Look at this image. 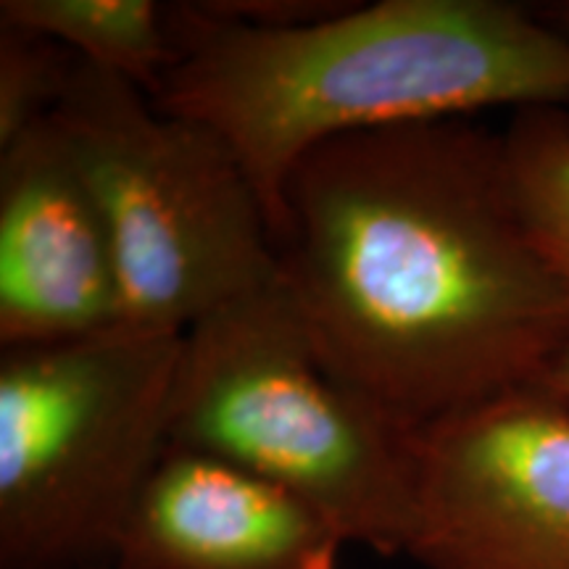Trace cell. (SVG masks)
Here are the masks:
<instances>
[{
	"label": "cell",
	"mask_w": 569,
	"mask_h": 569,
	"mask_svg": "<svg viewBox=\"0 0 569 569\" xmlns=\"http://www.w3.org/2000/svg\"><path fill=\"white\" fill-rule=\"evenodd\" d=\"M272 238L319 359L409 438L538 386L569 346L567 284L519 219L501 132L475 119L322 142Z\"/></svg>",
	"instance_id": "cell-1"
},
{
	"label": "cell",
	"mask_w": 569,
	"mask_h": 569,
	"mask_svg": "<svg viewBox=\"0 0 569 569\" xmlns=\"http://www.w3.org/2000/svg\"><path fill=\"white\" fill-rule=\"evenodd\" d=\"M174 11L182 56L153 103L232 148L272 234L284 180L322 142L503 106H569V38L507 0H351L282 30L224 21L201 0Z\"/></svg>",
	"instance_id": "cell-2"
},
{
	"label": "cell",
	"mask_w": 569,
	"mask_h": 569,
	"mask_svg": "<svg viewBox=\"0 0 569 569\" xmlns=\"http://www.w3.org/2000/svg\"><path fill=\"white\" fill-rule=\"evenodd\" d=\"M172 446L284 488L346 543L407 557L417 509L415 438L325 367L280 277L182 336Z\"/></svg>",
	"instance_id": "cell-3"
},
{
	"label": "cell",
	"mask_w": 569,
	"mask_h": 569,
	"mask_svg": "<svg viewBox=\"0 0 569 569\" xmlns=\"http://www.w3.org/2000/svg\"><path fill=\"white\" fill-rule=\"evenodd\" d=\"M182 336L0 348V569H111L172 448Z\"/></svg>",
	"instance_id": "cell-4"
},
{
	"label": "cell",
	"mask_w": 569,
	"mask_h": 569,
	"mask_svg": "<svg viewBox=\"0 0 569 569\" xmlns=\"http://www.w3.org/2000/svg\"><path fill=\"white\" fill-rule=\"evenodd\" d=\"M53 117L109 227L119 327L184 336L277 280L264 201L217 132L84 61Z\"/></svg>",
	"instance_id": "cell-5"
},
{
	"label": "cell",
	"mask_w": 569,
	"mask_h": 569,
	"mask_svg": "<svg viewBox=\"0 0 569 569\" xmlns=\"http://www.w3.org/2000/svg\"><path fill=\"white\" fill-rule=\"evenodd\" d=\"M407 557L422 569H569V407L525 386L415 436Z\"/></svg>",
	"instance_id": "cell-6"
},
{
	"label": "cell",
	"mask_w": 569,
	"mask_h": 569,
	"mask_svg": "<svg viewBox=\"0 0 569 569\" xmlns=\"http://www.w3.org/2000/svg\"><path fill=\"white\" fill-rule=\"evenodd\" d=\"M122 325L101 203L56 117L0 151V348Z\"/></svg>",
	"instance_id": "cell-7"
},
{
	"label": "cell",
	"mask_w": 569,
	"mask_h": 569,
	"mask_svg": "<svg viewBox=\"0 0 569 569\" xmlns=\"http://www.w3.org/2000/svg\"><path fill=\"white\" fill-rule=\"evenodd\" d=\"M343 546L298 496L172 446L124 519L111 569H338Z\"/></svg>",
	"instance_id": "cell-8"
},
{
	"label": "cell",
	"mask_w": 569,
	"mask_h": 569,
	"mask_svg": "<svg viewBox=\"0 0 569 569\" xmlns=\"http://www.w3.org/2000/svg\"><path fill=\"white\" fill-rule=\"evenodd\" d=\"M0 24L46 34L151 98L182 56L174 3L156 0H0Z\"/></svg>",
	"instance_id": "cell-9"
},
{
	"label": "cell",
	"mask_w": 569,
	"mask_h": 569,
	"mask_svg": "<svg viewBox=\"0 0 569 569\" xmlns=\"http://www.w3.org/2000/svg\"><path fill=\"white\" fill-rule=\"evenodd\" d=\"M501 138L519 219L569 290V106L519 109Z\"/></svg>",
	"instance_id": "cell-10"
},
{
	"label": "cell",
	"mask_w": 569,
	"mask_h": 569,
	"mask_svg": "<svg viewBox=\"0 0 569 569\" xmlns=\"http://www.w3.org/2000/svg\"><path fill=\"white\" fill-rule=\"evenodd\" d=\"M80 63L46 34L0 24V151L59 111Z\"/></svg>",
	"instance_id": "cell-11"
},
{
	"label": "cell",
	"mask_w": 569,
	"mask_h": 569,
	"mask_svg": "<svg viewBox=\"0 0 569 569\" xmlns=\"http://www.w3.org/2000/svg\"><path fill=\"white\" fill-rule=\"evenodd\" d=\"M351 0H201L213 17L246 27H303L343 11Z\"/></svg>",
	"instance_id": "cell-12"
},
{
	"label": "cell",
	"mask_w": 569,
	"mask_h": 569,
	"mask_svg": "<svg viewBox=\"0 0 569 569\" xmlns=\"http://www.w3.org/2000/svg\"><path fill=\"white\" fill-rule=\"evenodd\" d=\"M538 386L549 390L551 396H557L561 403L569 407V346L551 361L549 369L540 375Z\"/></svg>",
	"instance_id": "cell-13"
},
{
	"label": "cell",
	"mask_w": 569,
	"mask_h": 569,
	"mask_svg": "<svg viewBox=\"0 0 569 569\" xmlns=\"http://www.w3.org/2000/svg\"><path fill=\"white\" fill-rule=\"evenodd\" d=\"M536 9L549 24H553L559 32H565L569 38V0H553V3L536 6Z\"/></svg>",
	"instance_id": "cell-14"
}]
</instances>
